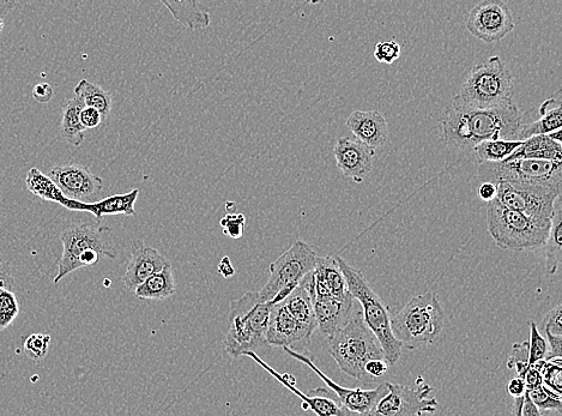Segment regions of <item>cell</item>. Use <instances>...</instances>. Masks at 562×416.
<instances>
[{"label":"cell","instance_id":"bcb514c9","mask_svg":"<svg viewBox=\"0 0 562 416\" xmlns=\"http://www.w3.org/2000/svg\"><path fill=\"white\" fill-rule=\"evenodd\" d=\"M389 364L384 359H374L368 361L365 366V373L372 377H382L388 372Z\"/></svg>","mask_w":562,"mask_h":416},{"label":"cell","instance_id":"f907efd6","mask_svg":"<svg viewBox=\"0 0 562 416\" xmlns=\"http://www.w3.org/2000/svg\"><path fill=\"white\" fill-rule=\"evenodd\" d=\"M219 273L225 277V279H231V277L235 275L233 264L228 256L221 259L219 264Z\"/></svg>","mask_w":562,"mask_h":416},{"label":"cell","instance_id":"8d00e7d4","mask_svg":"<svg viewBox=\"0 0 562 416\" xmlns=\"http://www.w3.org/2000/svg\"><path fill=\"white\" fill-rule=\"evenodd\" d=\"M562 361H546L542 370L543 387L553 391L554 394H562Z\"/></svg>","mask_w":562,"mask_h":416},{"label":"cell","instance_id":"681fc988","mask_svg":"<svg viewBox=\"0 0 562 416\" xmlns=\"http://www.w3.org/2000/svg\"><path fill=\"white\" fill-rule=\"evenodd\" d=\"M479 196L482 201L492 202L497 198V186L493 183H482L479 189Z\"/></svg>","mask_w":562,"mask_h":416},{"label":"cell","instance_id":"4dcf8cb0","mask_svg":"<svg viewBox=\"0 0 562 416\" xmlns=\"http://www.w3.org/2000/svg\"><path fill=\"white\" fill-rule=\"evenodd\" d=\"M77 98H80L84 105L92 107L99 111L104 122H107L111 116L112 96L110 93L102 89L98 84H94L87 80H82L75 88Z\"/></svg>","mask_w":562,"mask_h":416},{"label":"cell","instance_id":"83f0119b","mask_svg":"<svg viewBox=\"0 0 562 416\" xmlns=\"http://www.w3.org/2000/svg\"><path fill=\"white\" fill-rule=\"evenodd\" d=\"M552 225L549 229L546 245V268L548 274L557 273L561 263V243H562V202L561 196L554 202L552 215Z\"/></svg>","mask_w":562,"mask_h":416},{"label":"cell","instance_id":"5bb4252c","mask_svg":"<svg viewBox=\"0 0 562 416\" xmlns=\"http://www.w3.org/2000/svg\"><path fill=\"white\" fill-rule=\"evenodd\" d=\"M284 352L290 355V357L301 361L310 369L316 373V375L324 381L328 387L334 391L337 401L343 408H346L349 413H366L371 412L376 409L378 402L383 399V397L388 394V383H383L379 385L376 389L365 390V389H348L341 387L322 371L314 365L313 361L298 352H295L292 348H283Z\"/></svg>","mask_w":562,"mask_h":416},{"label":"cell","instance_id":"f1b7e54d","mask_svg":"<svg viewBox=\"0 0 562 416\" xmlns=\"http://www.w3.org/2000/svg\"><path fill=\"white\" fill-rule=\"evenodd\" d=\"M27 186L33 195L44 198V200L47 201L62 204L66 209L77 211L78 203L80 202L71 201L64 197L62 191L57 188L56 184H54L50 178L44 176L38 168H32V170L29 171Z\"/></svg>","mask_w":562,"mask_h":416},{"label":"cell","instance_id":"30bf717a","mask_svg":"<svg viewBox=\"0 0 562 416\" xmlns=\"http://www.w3.org/2000/svg\"><path fill=\"white\" fill-rule=\"evenodd\" d=\"M317 255L304 240H296L290 249L270 264V277L258 298L261 303L279 304L286 299L305 276L312 273Z\"/></svg>","mask_w":562,"mask_h":416},{"label":"cell","instance_id":"9f6ffc18","mask_svg":"<svg viewBox=\"0 0 562 416\" xmlns=\"http://www.w3.org/2000/svg\"><path fill=\"white\" fill-rule=\"evenodd\" d=\"M349 416H382L376 412V409H373L371 412L366 413H350Z\"/></svg>","mask_w":562,"mask_h":416},{"label":"cell","instance_id":"8fae6325","mask_svg":"<svg viewBox=\"0 0 562 416\" xmlns=\"http://www.w3.org/2000/svg\"><path fill=\"white\" fill-rule=\"evenodd\" d=\"M420 383L412 389L401 384L388 383V394L378 402L376 412L382 416H421L437 412L438 401L431 397L432 387Z\"/></svg>","mask_w":562,"mask_h":416},{"label":"cell","instance_id":"f35d334b","mask_svg":"<svg viewBox=\"0 0 562 416\" xmlns=\"http://www.w3.org/2000/svg\"><path fill=\"white\" fill-rule=\"evenodd\" d=\"M223 232L229 238L238 240L244 235L246 217L240 213H228L220 222Z\"/></svg>","mask_w":562,"mask_h":416},{"label":"cell","instance_id":"4316f807","mask_svg":"<svg viewBox=\"0 0 562 416\" xmlns=\"http://www.w3.org/2000/svg\"><path fill=\"white\" fill-rule=\"evenodd\" d=\"M162 4L171 12L172 16L180 24L190 30L205 29L210 26L211 18L208 11L199 8V3L189 0V2H166Z\"/></svg>","mask_w":562,"mask_h":416},{"label":"cell","instance_id":"f5cc1de1","mask_svg":"<svg viewBox=\"0 0 562 416\" xmlns=\"http://www.w3.org/2000/svg\"><path fill=\"white\" fill-rule=\"evenodd\" d=\"M524 399H525V395L523 397H518V399H515V401H513V406H512L513 416H522Z\"/></svg>","mask_w":562,"mask_h":416},{"label":"cell","instance_id":"b9f144b4","mask_svg":"<svg viewBox=\"0 0 562 416\" xmlns=\"http://www.w3.org/2000/svg\"><path fill=\"white\" fill-rule=\"evenodd\" d=\"M80 119L83 128L86 130L99 128V126L104 123V119H102L99 111L87 106L81 111Z\"/></svg>","mask_w":562,"mask_h":416},{"label":"cell","instance_id":"9c48e42d","mask_svg":"<svg viewBox=\"0 0 562 416\" xmlns=\"http://www.w3.org/2000/svg\"><path fill=\"white\" fill-rule=\"evenodd\" d=\"M108 235L111 228L83 225L71 226L60 234L63 243V255L58 262V274L54 283H59L66 275L74 271L93 267L99 263L101 256L116 258Z\"/></svg>","mask_w":562,"mask_h":416},{"label":"cell","instance_id":"7c38bea8","mask_svg":"<svg viewBox=\"0 0 562 416\" xmlns=\"http://www.w3.org/2000/svg\"><path fill=\"white\" fill-rule=\"evenodd\" d=\"M465 26L474 38L494 44L515 29V20L509 5L501 0H485L470 10Z\"/></svg>","mask_w":562,"mask_h":416},{"label":"cell","instance_id":"f6af8a7d","mask_svg":"<svg viewBox=\"0 0 562 416\" xmlns=\"http://www.w3.org/2000/svg\"><path fill=\"white\" fill-rule=\"evenodd\" d=\"M34 100L40 102V104H47L53 99V88L51 84L39 83L33 89Z\"/></svg>","mask_w":562,"mask_h":416},{"label":"cell","instance_id":"f546056e","mask_svg":"<svg viewBox=\"0 0 562 416\" xmlns=\"http://www.w3.org/2000/svg\"><path fill=\"white\" fill-rule=\"evenodd\" d=\"M86 107L80 98H74L66 102L63 110L62 119V134L66 141L72 146L80 147L84 141V134L86 129L81 124L80 114L83 108Z\"/></svg>","mask_w":562,"mask_h":416},{"label":"cell","instance_id":"ffe728a7","mask_svg":"<svg viewBox=\"0 0 562 416\" xmlns=\"http://www.w3.org/2000/svg\"><path fill=\"white\" fill-rule=\"evenodd\" d=\"M169 262L159 251L153 247L137 245L132 251V256L126 273L124 275V285L130 291H136L149 277L160 273L167 267Z\"/></svg>","mask_w":562,"mask_h":416},{"label":"cell","instance_id":"836d02e7","mask_svg":"<svg viewBox=\"0 0 562 416\" xmlns=\"http://www.w3.org/2000/svg\"><path fill=\"white\" fill-rule=\"evenodd\" d=\"M531 402L540 409L541 412L557 411L562 412L561 396L554 394L553 391L545 387L533 391H527Z\"/></svg>","mask_w":562,"mask_h":416},{"label":"cell","instance_id":"cb8c5ba5","mask_svg":"<svg viewBox=\"0 0 562 416\" xmlns=\"http://www.w3.org/2000/svg\"><path fill=\"white\" fill-rule=\"evenodd\" d=\"M138 195H140V190L134 189L128 194L107 197L93 204L86 203L84 204V211L93 214L98 220L106 215L134 216Z\"/></svg>","mask_w":562,"mask_h":416},{"label":"cell","instance_id":"8992f818","mask_svg":"<svg viewBox=\"0 0 562 416\" xmlns=\"http://www.w3.org/2000/svg\"><path fill=\"white\" fill-rule=\"evenodd\" d=\"M338 265L346 279L348 291L354 300L362 306V319L368 330L376 337L384 353L386 363L395 365L401 358L402 345L396 340L391 329L388 307L368 285L364 274L356 270L342 258L336 257Z\"/></svg>","mask_w":562,"mask_h":416},{"label":"cell","instance_id":"6f0895ef","mask_svg":"<svg viewBox=\"0 0 562 416\" xmlns=\"http://www.w3.org/2000/svg\"><path fill=\"white\" fill-rule=\"evenodd\" d=\"M3 29H4V21H3V18L0 17V34H2Z\"/></svg>","mask_w":562,"mask_h":416},{"label":"cell","instance_id":"7dc6e473","mask_svg":"<svg viewBox=\"0 0 562 416\" xmlns=\"http://www.w3.org/2000/svg\"><path fill=\"white\" fill-rule=\"evenodd\" d=\"M0 287L9 289V291L15 287V279L10 264L3 261L2 258H0Z\"/></svg>","mask_w":562,"mask_h":416},{"label":"cell","instance_id":"e0dca14e","mask_svg":"<svg viewBox=\"0 0 562 416\" xmlns=\"http://www.w3.org/2000/svg\"><path fill=\"white\" fill-rule=\"evenodd\" d=\"M312 335V331L302 327L289 315L283 303L273 305L267 336H265L269 346L283 348H290L295 345L308 346Z\"/></svg>","mask_w":562,"mask_h":416},{"label":"cell","instance_id":"44dd1931","mask_svg":"<svg viewBox=\"0 0 562 416\" xmlns=\"http://www.w3.org/2000/svg\"><path fill=\"white\" fill-rule=\"evenodd\" d=\"M312 304L317 329L328 339L350 321L355 307L354 298L346 301L313 299Z\"/></svg>","mask_w":562,"mask_h":416},{"label":"cell","instance_id":"ac0fdd59","mask_svg":"<svg viewBox=\"0 0 562 416\" xmlns=\"http://www.w3.org/2000/svg\"><path fill=\"white\" fill-rule=\"evenodd\" d=\"M347 128L356 141L365 144L374 152L388 142L389 125L383 114L378 111L353 112L347 119Z\"/></svg>","mask_w":562,"mask_h":416},{"label":"cell","instance_id":"db71d44e","mask_svg":"<svg viewBox=\"0 0 562 416\" xmlns=\"http://www.w3.org/2000/svg\"><path fill=\"white\" fill-rule=\"evenodd\" d=\"M16 6L15 2H0V17L8 15L9 12Z\"/></svg>","mask_w":562,"mask_h":416},{"label":"cell","instance_id":"5b68a950","mask_svg":"<svg viewBox=\"0 0 562 416\" xmlns=\"http://www.w3.org/2000/svg\"><path fill=\"white\" fill-rule=\"evenodd\" d=\"M455 100L467 107L492 110L513 104V76L499 56L474 66Z\"/></svg>","mask_w":562,"mask_h":416},{"label":"cell","instance_id":"277c9868","mask_svg":"<svg viewBox=\"0 0 562 416\" xmlns=\"http://www.w3.org/2000/svg\"><path fill=\"white\" fill-rule=\"evenodd\" d=\"M551 219H539L507 209L498 200L487 204L488 232L500 249L527 251L546 245Z\"/></svg>","mask_w":562,"mask_h":416},{"label":"cell","instance_id":"484cf974","mask_svg":"<svg viewBox=\"0 0 562 416\" xmlns=\"http://www.w3.org/2000/svg\"><path fill=\"white\" fill-rule=\"evenodd\" d=\"M281 303L296 322L314 333V330L317 329L316 316H314L310 294L304 287L301 285L296 287Z\"/></svg>","mask_w":562,"mask_h":416},{"label":"cell","instance_id":"9a60e30c","mask_svg":"<svg viewBox=\"0 0 562 416\" xmlns=\"http://www.w3.org/2000/svg\"><path fill=\"white\" fill-rule=\"evenodd\" d=\"M495 186V200L507 209L539 219H552L554 202L558 197L535 194L533 191L515 188L507 183H497Z\"/></svg>","mask_w":562,"mask_h":416},{"label":"cell","instance_id":"d4e9b609","mask_svg":"<svg viewBox=\"0 0 562 416\" xmlns=\"http://www.w3.org/2000/svg\"><path fill=\"white\" fill-rule=\"evenodd\" d=\"M175 291H177V283H175L172 265L169 263L160 273L149 277L137 287L135 294L141 300H163L172 297Z\"/></svg>","mask_w":562,"mask_h":416},{"label":"cell","instance_id":"2e32d148","mask_svg":"<svg viewBox=\"0 0 562 416\" xmlns=\"http://www.w3.org/2000/svg\"><path fill=\"white\" fill-rule=\"evenodd\" d=\"M337 167L343 176L353 179L355 183L364 182L373 168L374 150L352 138H338L334 147Z\"/></svg>","mask_w":562,"mask_h":416},{"label":"cell","instance_id":"ba28073f","mask_svg":"<svg viewBox=\"0 0 562 416\" xmlns=\"http://www.w3.org/2000/svg\"><path fill=\"white\" fill-rule=\"evenodd\" d=\"M445 313L438 295L432 292L414 297L391 318V329L402 347L431 345L444 329Z\"/></svg>","mask_w":562,"mask_h":416},{"label":"cell","instance_id":"3957f363","mask_svg":"<svg viewBox=\"0 0 562 416\" xmlns=\"http://www.w3.org/2000/svg\"><path fill=\"white\" fill-rule=\"evenodd\" d=\"M477 176L483 183H507L535 194L559 197L562 190V162L511 160L482 164Z\"/></svg>","mask_w":562,"mask_h":416},{"label":"cell","instance_id":"7bdbcfd3","mask_svg":"<svg viewBox=\"0 0 562 416\" xmlns=\"http://www.w3.org/2000/svg\"><path fill=\"white\" fill-rule=\"evenodd\" d=\"M525 388L527 391H533L543 387L542 373L535 366H530L527 373L523 377Z\"/></svg>","mask_w":562,"mask_h":416},{"label":"cell","instance_id":"1f68e13d","mask_svg":"<svg viewBox=\"0 0 562 416\" xmlns=\"http://www.w3.org/2000/svg\"><path fill=\"white\" fill-rule=\"evenodd\" d=\"M523 141H486L477 144L473 149V154L477 164H498L510 158Z\"/></svg>","mask_w":562,"mask_h":416},{"label":"cell","instance_id":"60d3db41","mask_svg":"<svg viewBox=\"0 0 562 416\" xmlns=\"http://www.w3.org/2000/svg\"><path fill=\"white\" fill-rule=\"evenodd\" d=\"M542 324L545 327L546 334L562 336L561 306L558 305L551 312H548L546 317L543 318Z\"/></svg>","mask_w":562,"mask_h":416},{"label":"cell","instance_id":"ee69618b","mask_svg":"<svg viewBox=\"0 0 562 416\" xmlns=\"http://www.w3.org/2000/svg\"><path fill=\"white\" fill-rule=\"evenodd\" d=\"M547 335L548 354L546 361L561 359L562 355V336Z\"/></svg>","mask_w":562,"mask_h":416},{"label":"cell","instance_id":"7a4b0ae2","mask_svg":"<svg viewBox=\"0 0 562 416\" xmlns=\"http://www.w3.org/2000/svg\"><path fill=\"white\" fill-rule=\"evenodd\" d=\"M271 303H261L258 292H247L231 303L229 312V329L223 345L232 358L244 357L246 353L265 352L269 347L267 330Z\"/></svg>","mask_w":562,"mask_h":416},{"label":"cell","instance_id":"74e56055","mask_svg":"<svg viewBox=\"0 0 562 416\" xmlns=\"http://www.w3.org/2000/svg\"><path fill=\"white\" fill-rule=\"evenodd\" d=\"M51 336L45 334H33L24 340V353L33 360H41L46 358L48 349H50Z\"/></svg>","mask_w":562,"mask_h":416},{"label":"cell","instance_id":"52a82bcc","mask_svg":"<svg viewBox=\"0 0 562 416\" xmlns=\"http://www.w3.org/2000/svg\"><path fill=\"white\" fill-rule=\"evenodd\" d=\"M328 351L340 369L358 381L364 379L368 361L385 360L382 348L366 327L359 309H354L350 321L329 337Z\"/></svg>","mask_w":562,"mask_h":416},{"label":"cell","instance_id":"d590c367","mask_svg":"<svg viewBox=\"0 0 562 416\" xmlns=\"http://www.w3.org/2000/svg\"><path fill=\"white\" fill-rule=\"evenodd\" d=\"M507 367H509L510 370H516L519 378L523 379L530 367L529 341H523L513 345L510 358L507 360Z\"/></svg>","mask_w":562,"mask_h":416},{"label":"cell","instance_id":"11a10c76","mask_svg":"<svg viewBox=\"0 0 562 416\" xmlns=\"http://www.w3.org/2000/svg\"><path fill=\"white\" fill-rule=\"evenodd\" d=\"M548 136L551 137L553 141L561 143L562 129L558 130V131H554V132H552V134H549Z\"/></svg>","mask_w":562,"mask_h":416},{"label":"cell","instance_id":"c3c4849f","mask_svg":"<svg viewBox=\"0 0 562 416\" xmlns=\"http://www.w3.org/2000/svg\"><path fill=\"white\" fill-rule=\"evenodd\" d=\"M507 390H509V394L513 397V399H518V397H523L525 394H527L525 383L523 379L519 377L512 379V381L509 383V387H507Z\"/></svg>","mask_w":562,"mask_h":416},{"label":"cell","instance_id":"d6986e66","mask_svg":"<svg viewBox=\"0 0 562 416\" xmlns=\"http://www.w3.org/2000/svg\"><path fill=\"white\" fill-rule=\"evenodd\" d=\"M244 357H249L255 360L258 365H261L265 371H268L270 375L276 378L277 381L284 385V387L298 396L299 399L302 400V403H304L302 408H310L311 411L316 413L318 416H349L350 413L346 408H343L337 400H332L326 395L308 396L301 393V391L295 387L296 381L293 376L288 375V373L280 375V373L276 372L273 367H270L267 363H265L258 354L249 352L246 353Z\"/></svg>","mask_w":562,"mask_h":416},{"label":"cell","instance_id":"6da1fadb","mask_svg":"<svg viewBox=\"0 0 562 416\" xmlns=\"http://www.w3.org/2000/svg\"><path fill=\"white\" fill-rule=\"evenodd\" d=\"M523 124L522 112L512 105L481 110L459 104H452L441 119V134L450 146L471 150L486 141H517Z\"/></svg>","mask_w":562,"mask_h":416},{"label":"cell","instance_id":"ab89813d","mask_svg":"<svg viewBox=\"0 0 562 416\" xmlns=\"http://www.w3.org/2000/svg\"><path fill=\"white\" fill-rule=\"evenodd\" d=\"M402 48L395 40L379 42L374 50V57L382 64L395 63L401 57Z\"/></svg>","mask_w":562,"mask_h":416},{"label":"cell","instance_id":"d6a6232c","mask_svg":"<svg viewBox=\"0 0 562 416\" xmlns=\"http://www.w3.org/2000/svg\"><path fill=\"white\" fill-rule=\"evenodd\" d=\"M20 313V304L16 294L0 287V331L9 328Z\"/></svg>","mask_w":562,"mask_h":416},{"label":"cell","instance_id":"603a6c76","mask_svg":"<svg viewBox=\"0 0 562 416\" xmlns=\"http://www.w3.org/2000/svg\"><path fill=\"white\" fill-rule=\"evenodd\" d=\"M511 160L562 162V144L553 141L548 135L530 137L505 161Z\"/></svg>","mask_w":562,"mask_h":416},{"label":"cell","instance_id":"816d5d0a","mask_svg":"<svg viewBox=\"0 0 562 416\" xmlns=\"http://www.w3.org/2000/svg\"><path fill=\"white\" fill-rule=\"evenodd\" d=\"M522 416H545V415H543V412H541L540 409L537 408L534 405V403L530 401L528 395L525 394Z\"/></svg>","mask_w":562,"mask_h":416},{"label":"cell","instance_id":"7402d4cb","mask_svg":"<svg viewBox=\"0 0 562 416\" xmlns=\"http://www.w3.org/2000/svg\"><path fill=\"white\" fill-rule=\"evenodd\" d=\"M562 128V104L560 99L551 98L540 106V118L531 124H522L517 141L530 137L549 135Z\"/></svg>","mask_w":562,"mask_h":416},{"label":"cell","instance_id":"e575fe53","mask_svg":"<svg viewBox=\"0 0 562 416\" xmlns=\"http://www.w3.org/2000/svg\"><path fill=\"white\" fill-rule=\"evenodd\" d=\"M548 345L545 336H542L539 328L534 322L530 323L529 341V366H533L539 361L546 360Z\"/></svg>","mask_w":562,"mask_h":416},{"label":"cell","instance_id":"4fadbf2b","mask_svg":"<svg viewBox=\"0 0 562 416\" xmlns=\"http://www.w3.org/2000/svg\"><path fill=\"white\" fill-rule=\"evenodd\" d=\"M68 200L93 204L100 201L104 182L89 167L64 165L52 168L48 176Z\"/></svg>","mask_w":562,"mask_h":416}]
</instances>
